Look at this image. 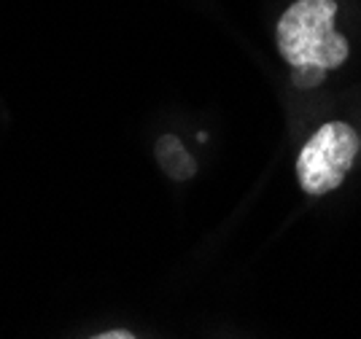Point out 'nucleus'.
Wrapping results in <instances>:
<instances>
[{
	"instance_id": "1",
	"label": "nucleus",
	"mask_w": 361,
	"mask_h": 339,
	"mask_svg": "<svg viewBox=\"0 0 361 339\" xmlns=\"http://www.w3.org/2000/svg\"><path fill=\"white\" fill-rule=\"evenodd\" d=\"M334 0H297L278 22V49L291 68H340L348 59V41L334 30Z\"/></svg>"
},
{
	"instance_id": "2",
	"label": "nucleus",
	"mask_w": 361,
	"mask_h": 339,
	"mask_svg": "<svg viewBox=\"0 0 361 339\" xmlns=\"http://www.w3.org/2000/svg\"><path fill=\"white\" fill-rule=\"evenodd\" d=\"M359 154V135L343 121H329L302 148L297 159V178L310 197L337 189Z\"/></svg>"
},
{
	"instance_id": "3",
	"label": "nucleus",
	"mask_w": 361,
	"mask_h": 339,
	"mask_svg": "<svg viewBox=\"0 0 361 339\" xmlns=\"http://www.w3.org/2000/svg\"><path fill=\"white\" fill-rule=\"evenodd\" d=\"M157 159L159 164L165 167V173L176 180H183V178H192L195 175V162L189 159V154L183 151L178 140L173 135H165L157 146Z\"/></svg>"
},
{
	"instance_id": "4",
	"label": "nucleus",
	"mask_w": 361,
	"mask_h": 339,
	"mask_svg": "<svg viewBox=\"0 0 361 339\" xmlns=\"http://www.w3.org/2000/svg\"><path fill=\"white\" fill-rule=\"evenodd\" d=\"M324 75H326V70H324V68H316V65L291 68V81H294V87H300V89L318 87V84L324 81Z\"/></svg>"
},
{
	"instance_id": "5",
	"label": "nucleus",
	"mask_w": 361,
	"mask_h": 339,
	"mask_svg": "<svg viewBox=\"0 0 361 339\" xmlns=\"http://www.w3.org/2000/svg\"><path fill=\"white\" fill-rule=\"evenodd\" d=\"M92 339H137L135 334H130V331H124V328H114V331H106V334H97V337Z\"/></svg>"
}]
</instances>
